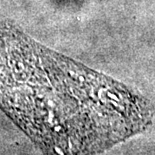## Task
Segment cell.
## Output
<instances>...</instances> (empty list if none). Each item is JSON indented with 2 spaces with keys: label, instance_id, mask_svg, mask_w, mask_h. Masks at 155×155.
<instances>
[{
  "label": "cell",
  "instance_id": "cell-1",
  "mask_svg": "<svg viewBox=\"0 0 155 155\" xmlns=\"http://www.w3.org/2000/svg\"><path fill=\"white\" fill-rule=\"evenodd\" d=\"M0 109L43 155H94L142 132L152 104L0 23Z\"/></svg>",
  "mask_w": 155,
  "mask_h": 155
}]
</instances>
